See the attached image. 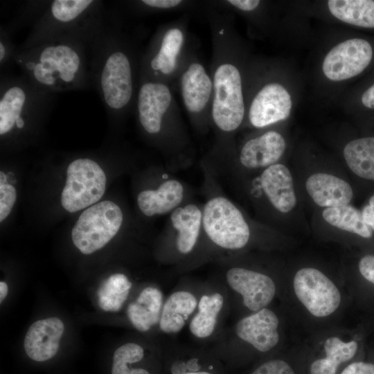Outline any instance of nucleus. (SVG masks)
I'll return each mask as SVG.
<instances>
[{
    "instance_id": "nucleus-20",
    "label": "nucleus",
    "mask_w": 374,
    "mask_h": 374,
    "mask_svg": "<svg viewBox=\"0 0 374 374\" xmlns=\"http://www.w3.org/2000/svg\"><path fill=\"white\" fill-rule=\"evenodd\" d=\"M184 190L176 179L163 182L156 190H143L137 196V204L146 216L166 214L173 211L182 202Z\"/></svg>"
},
{
    "instance_id": "nucleus-11",
    "label": "nucleus",
    "mask_w": 374,
    "mask_h": 374,
    "mask_svg": "<svg viewBox=\"0 0 374 374\" xmlns=\"http://www.w3.org/2000/svg\"><path fill=\"white\" fill-rule=\"evenodd\" d=\"M294 290L306 309L317 317H327L339 306L341 294L334 283L321 271L299 269L294 278Z\"/></svg>"
},
{
    "instance_id": "nucleus-17",
    "label": "nucleus",
    "mask_w": 374,
    "mask_h": 374,
    "mask_svg": "<svg viewBox=\"0 0 374 374\" xmlns=\"http://www.w3.org/2000/svg\"><path fill=\"white\" fill-rule=\"evenodd\" d=\"M286 149L284 137L278 132L268 131L246 141L240 149V163L249 169L267 168L283 155Z\"/></svg>"
},
{
    "instance_id": "nucleus-3",
    "label": "nucleus",
    "mask_w": 374,
    "mask_h": 374,
    "mask_svg": "<svg viewBox=\"0 0 374 374\" xmlns=\"http://www.w3.org/2000/svg\"><path fill=\"white\" fill-rule=\"evenodd\" d=\"M207 14L213 46L209 72L213 86L211 121L220 132L229 134L240 126L246 113L242 75L226 15L213 10Z\"/></svg>"
},
{
    "instance_id": "nucleus-13",
    "label": "nucleus",
    "mask_w": 374,
    "mask_h": 374,
    "mask_svg": "<svg viewBox=\"0 0 374 374\" xmlns=\"http://www.w3.org/2000/svg\"><path fill=\"white\" fill-rule=\"evenodd\" d=\"M289 92L278 82L264 84L253 96L248 110L251 125L262 128L286 119L292 109Z\"/></svg>"
},
{
    "instance_id": "nucleus-19",
    "label": "nucleus",
    "mask_w": 374,
    "mask_h": 374,
    "mask_svg": "<svg viewBox=\"0 0 374 374\" xmlns=\"http://www.w3.org/2000/svg\"><path fill=\"white\" fill-rule=\"evenodd\" d=\"M305 188L313 202L326 208L349 204L353 197L349 183L326 172H317L308 177Z\"/></svg>"
},
{
    "instance_id": "nucleus-1",
    "label": "nucleus",
    "mask_w": 374,
    "mask_h": 374,
    "mask_svg": "<svg viewBox=\"0 0 374 374\" xmlns=\"http://www.w3.org/2000/svg\"><path fill=\"white\" fill-rule=\"evenodd\" d=\"M78 38H55L19 48L14 63L35 87L48 93L86 89L92 85V44Z\"/></svg>"
},
{
    "instance_id": "nucleus-30",
    "label": "nucleus",
    "mask_w": 374,
    "mask_h": 374,
    "mask_svg": "<svg viewBox=\"0 0 374 374\" xmlns=\"http://www.w3.org/2000/svg\"><path fill=\"white\" fill-rule=\"evenodd\" d=\"M188 4V1L182 0H141L135 2L139 8L149 12L175 10L181 9Z\"/></svg>"
},
{
    "instance_id": "nucleus-24",
    "label": "nucleus",
    "mask_w": 374,
    "mask_h": 374,
    "mask_svg": "<svg viewBox=\"0 0 374 374\" xmlns=\"http://www.w3.org/2000/svg\"><path fill=\"white\" fill-rule=\"evenodd\" d=\"M347 166L357 176L374 181V136L354 139L344 148Z\"/></svg>"
},
{
    "instance_id": "nucleus-14",
    "label": "nucleus",
    "mask_w": 374,
    "mask_h": 374,
    "mask_svg": "<svg viewBox=\"0 0 374 374\" xmlns=\"http://www.w3.org/2000/svg\"><path fill=\"white\" fill-rule=\"evenodd\" d=\"M226 278L229 285L242 295L244 305L252 311L265 308L276 293L273 280L260 272L233 267L228 270Z\"/></svg>"
},
{
    "instance_id": "nucleus-23",
    "label": "nucleus",
    "mask_w": 374,
    "mask_h": 374,
    "mask_svg": "<svg viewBox=\"0 0 374 374\" xmlns=\"http://www.w3.org/2000/svg\"><path fill=\"white\" fill-rule=\"evenodd\" d=\"M197 305L195 296L186 291H177L167 299L159 320L160 329L165 333L180 331Z\"/></svg>"
},
{
    "instance_id": "nucleus-25",
    "label": "nucleus",
    "mask_w": 374,
    "mask_h": 374,
    "mask_svg": "<svg viewBox=\"0 0 374 374\" xmlns=\"http://www.w3.org/2000/svg\"><path fill=\"white\" fill-rule=\"evenodd\" d=\"M328 7L337 19L354 26L374 28V1L330 0Z\"/></svg>"
},
{
    "instance_id": "nucleus-38",
    "label": "nucleus",
    "mask_w": 374,
    "mask_h": 374,
    "mask_svg": "<svg viewBox=\"0 0 374 374\" xmlns=\"http://www.w3.org/2000/svg\"><path fill=\"white\" fill-rule=\"evenodd\" d=\"M8 285L3 282H0V302L2 303V301L4 300L6 296L8 294Z\"/></svg>"
},
{
    "instance_id": "nucleus-35",
    "label": "nucleus",
    "mask_w": 374,
    "mask_h": 374,
    "mask_svg": "<svg viewBox=\"0 0 374 374\" xmlns=\"http://www.w3.org/2000/svg\"><path fill=\"white\" fill-rule=\"evenodd\" d=\"M341 374H374V364L358 362L346 366Z\"/></svg>"
},
{
    "instance_id": "nucleus-9",
    "label": "nucleus",
    "mask_w": 374,
    "mask_h": 374,
    "mask_svg": "<svg viewBox=\"0 0 374 374\" xmlns=\"http://www.w3.org/2000/svg\"><path fill=\"white\" fill-rule=\"evenodd\" d=\"M106 175L102 168L91 159H77L68 166L66 180L62 192L64 208L74 213L89 207L103 197Z\"/></svg>"
},
{
    "instance_id": "nucleus-36",
    "label": "nucleus",
    "mask_w": 374,
    "mask_h": 374,
    "mask_svg": "<svg viewBox=\"0 0 374 374\" xmlns=\"http://www.w3.org/2000/svg\"><path fill=\"white\" fill-rule=\"evenodd\" d=\"M364 222L372 231H374V195H373L368 204L361 211Z\"/></svg>"
},
{
    "instance_id": "nucleus-18",
    "label": "nucleus",
    "mask_w": 374,
    "mask_h": 374,
    "mask_svg": "<svg viewBox=\"0 0 374 374\" xmlns=\"http://www.w3.org/2000/svg\"><path fill=\"white\" fill-rule=\"evenodd\" d=\"M260 184L267 198L279 212L287 213L296 205L293 178L289 168L275 163L266 168L260 177Z\"/></svg>"
},
{
    "instance_id": "nucleus-8",
    "label": "nucleus",
    "mask_w": 374,
    "mask_h": 374,
    "mask_svg": "<svg viewBox=\"0 0 374 374\" xmlns=\"http://www.w3.org/2000/svg\"><path fill=\"white\" fill-rule=\"evenodd\" d=\"M202 224L209 239L223 249H242L250 238V229L243 215L223 197H213L206 203Z\"/></svg>"
},
{
    "instance_id": "nucleus-34",
    "label": "nucleus",
    "mask_w": 374,
    "mask_h": 374,
    "mask_svg": "<svg viewBox=\"0 0 374 374\" xmlns=\"http://www.w3.org/2000/svg\"><path fill=\"white\" fill-rule=\"evenodd\" d=\"M362 276L374 284V255H366L362 257L358 265Z\"/></svg>"
},
{
    "instance_id": "nucleus-10",
    "label": "nucleus",
    "mask_w": 374,
    "mask_h": 374,
    "mask_svg": "<svg viewBox=\"0 0 374 374\" xmlns=\"http://www.w3.org/2000/svg\"><path fill=\"white\" fill-rule=\"evenodd\" d=\"M184 107L195 122L211 121L213 86L210 73L190 51L177 77Z\"/></svg>"
},
{
    "instance_id": "nucleus-37",
    "label": "nucleus",
    "mask_w": 374,
    "mask_h": 374,
    "mask_svg": "<svg viewBox=\"0 0 374 374\" xmlns=\"http://www.w3.org/2000/svg\"><path fill=\"white\" fill-rule=\"evenodd\" d=\"M361 100L365 107L374 109V84L364 92Z\"/></svg>"
},
{
    "instance_id": "nucleus-2",
    "label": "nucleus",
    "mask_w": 374,
    "mask_h": 374,
    "mask_svg": "<svg viewBox=\"0 0 374 374\" xmlns=\"http://www.w3.org/2000/svg\"><path fill=\"white\" fill-rule=\"evenodd\" d=\"M141 55L130 38L110 24L92 44V85L112 114L134 108Z\"/></svg>"
},
{
    "instance_id": "nucleus-21",
    "label": "nucleus",
    "mask_w": 374,
    "mask_h": 374,
    "mask_svg": "<svg viewBox=\"0 0 374 374\" xmlns=\"http://www.w3.org/2000/svg\"><path fill=\"white\" fill-rule=\"evenodd\" d=\"M163 295L157 287H148L127 307V317L132 326L146 332L159 322L162 311Z\"/></svg>"
},
{
    "instance_id": "nucleus-12",
    "label": "nucleus",
    "mask_w": 374,
    "mask_h": 374,
    "mask_svg": "<svg viewBox=\"0 0 374 374\" xmlns=\"http://www.w3.org/2000/svg\"><path fill=\"white\" fill-rule=\"evenodd\" d=\"M372 57V46L368 41L350 39L338 44L327 53L323 62V72L330 80H345L362 73Z\"/></svg>"
},
{
    "instance_id": "nucleus-33",
    "label": "nucleus",
    "mask_w": 374,
    "mask_h": 374,
    "mask_svg": "<svg viewBox=\"0 0 374 374\" xmlns=\"http://www.w3.org/2000/svg\"><path fill=\"white\" fill-rule=\"evenodd\" d=\"M251 374H295L293 369L285 362L280 359L268 361Z\"/></svg>"
},
{
    "instance_id": "nucleus-31",
    "label": "nucleus",
    "mask_w": 374,
    "mask_h": 374,
    "mask_svg": "<svg viewBox=\"0 0 374 374\" xmlns=\"http://www.w3.org/2000/svg\"><path fill=\"white\" fill-rule=\"evenodd\" d=\"M17 50L10 38L8 29L1 26L0 30V68L1 71L14 62V56Z\"/></svg>"
},
{
    "instance_id": "nucleus-7",
    "label": "nucleus",
    "mask_w": 374,
    "mask_h": 374,
    "mask_svg": "<svg viewBox=\"0 0 374 374\" xmlns=\"http://www.w3.org/2000/svg\"><path fill=\"white\" fill-rule=\"evenodd\" d=\"M123 220L122 211L116 203H96L85 209L75 223L71 231L73 243L82 253H92L116 235Z\"/></svg>"
},
{
    "instance_id": "nucleus-16",
    "label": "nucleus",
    "mask_w": 374,
    "mask_h": 374,
    "mask_svg": "<svg viewBox=\"0 0 374 374\" xmlns=\"http://www.w3.org/2000/svg\"><path fill=\"white\" fill-rule=\"evenodd\" d=\"M278 323L276 314L271 310L263 308L240 320L236 324L235 332L258 350L267 352L278 342Z\"/></svg>"
},
{
    "instance_id": "nucleus-40",
    "label": "nucleus",
    "mask_w": 374,
    "mask_h": 374,
    "mask_svg": "<svg viewBox=\"0 0 374 374\" xmlns=\"http://www.w3.org/2000/svg\"><path fill=\"white\" fill-rule=\"evenodd\" d=\"M183 374H211L208 372L205 371H197V372H189V373H185Z\"/></svg>"
},
{
    "instance_id": "nucleus-5",
    "label": "nucleus",
    "mask_w": 374,
    "mask_h": 374,
    "mask_svg": "<svg viewBox=\"0 0 374 374\" xmlns=\"http://www.w3.org/2000/svg\"><path fill=\"white\" fill-rule=\"evenodd\" d=\"M186 20L161 26L141 55L139 82L169 83L177 77L190 53L188 48Z\"/></svg>"
},
{
    "instance_id": "nucleus-26",
    "label": "nucleus",
    "mask_w": 374,
    "mask_h": 374,
    "mask_svg": "<svg viewBox=\"0 0 374 374\" xmlns=\"http://www.w3.org/2000/svg\"><path fill=\"white\" fill-rule=\"evenodd\" d=\"M355 341L344 342L336 337L325 341L326 357L314 361L310 366V374H335L338 366L354 357L357 350Z\"/></svg>"
},
{
    "instance_id": "nucleus-15",
    "label": "nucleus",
    "mask_w": 374,
    "mask_h": 374,
    "mask_svg": "<svg viewBox=\"0 0 374 374\" xmlns=\"http://www.w3.org/2000/svg\"><path fill=\"white\" fill-rule=\"evenodd\" d=\"M64 331V325L57 317H49L33 323L24 342L28 357L36 362L53 358L58 351Z\"/></svg>"
},
{
    "instance_id": "nucleus-4",
    "label": "nucleus",
    "mask_w": 374,
    "mask_h": 374,
    "mask_svg": "<svg viewBox=\"0 0 374 374\" xmlns=\"http://www.w3.org/2000/svg\"><path fill=\"white\" fill-rule=\"evenodd\" d=\"M109 25L103 3L94 0H53L39 8L30 33L19 48L55 38L93 42Z\"/></svg>"
},
{
    "instance_id": "nucleus-39",
    "label": "nucleus",
    "mask_w": 374,
    "mask_h": 374,
    "mask_svg": "<svg viewBox=\"0 0 374 374\" xmlns=\"http://www.w3.org/2000/svg\"><path fill=\"white\" fill-rule=\"evenodd\" d=\"M7 183V176L3 172H0V184H5Z\"/></svg>"
},
{
    "instance_id": "nucleus-29",
    "label": "nucleus",
    "mask_w": 374,
    "mask_h": 374,
    "mask_svg": "<svg viewBox=\"0 0 374 374\" xmlns=\"http://www.w3.org/2000/svg\"><path fill=\"white\" fill-rule=\"evenodd\" d=\"M132 283L123 274L111 275L98 290V304L104 311L117 312L126 301Z\"/></svg>"
},
{
    "instance_id": "nucleus-6",
    "label": "nucleus",
    "mask_w": 374,
    "mask_h": 374,
    "mask_svg": "<svg viewBox=\"0 0 374 374\" xmlns=\"http://www.w3.org/2000/svg\"><path fill=\"white\" fill-rule=\"evenodd\" d=\"M56 94L32 84L23 75H1L0 135L24 130L28 121L52 109Z\"/></svg>"
},
{
    "instance_id": "nucleus-28",
    "label": "nucleus",
    "mask_w": 374,
    "mask_h": 374,
    "mask_svg": "<svg viewBox=\"0 0 374 374\" xmlns=\"http://www.w3.org/2000/svg\"><path fill=\"white\" fill-rule=\"evenodd\" d=\"M322 217L327 223L337 229L364 238L373 235V231L364 222L361 211L349 204L325 208Z\"/></svg>"
},
{
    "instance_id": "nucleus-32",
    "label": "nucleus",
    "mask_w": 374,
    "mask_h": 374,
    "mask_svg": "<svg viewBox=\"0 0 374 374\" xmlns=\"http://www.w3.org/2000/svg\"><path fill=\"white\" fill-rule=\"evenodd\" d=\"M17 198L14 186L9 184H0V221L4 220L10 214Z\"/></svg>"
},
{
    "instance_id": "nucleus-22",
    "label": "nucleus",
    "mask_w": 374,
    "mask_h": 374,
    "mask_svg": "<svg viewBox=\"0 0 374 374\" xmlns=\"http://www.w3.org/2000/svg\"><path fill=\"white\" fill-rule=\"evenodd\" d=\"M172 226L177 231L176 245L178 251L186 254L194 248L202 224V212L195 204L177 207L170 215Z\"/></svg>"
},
{
    "instance_id": "nucleus-27",
    "label": "nucleus",
    "mask_w": 374,
    "mask_h": 374,
    "mask_svg": "<svg viewBox=\"0 0 374 374\" xmlns=\"http://www.w3.org/2000/svg\"><path fill=\"white\" fill-rule=\"evenodd\" d=\"M223 305L224 298L220 293L203 295L198 303V312L189 324L191 333L198 338L211 336Z\"/></svg>"
}]
</instances>
